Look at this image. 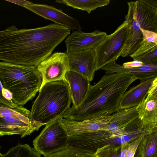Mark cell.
<instances>
[{
    "mask_svg": "<svg viewBox=\"0 0 157 157\" xmlns=\"http://www.w3.org/2000/svg\"><path fill=\"white\" fill-rule=\"evenodd\" d=\"M128 35V24L125 21L114 32L107 35L93 49L95 53L96 71L117 59L126 43Z\"/></svg>",
    "mask_w": 157,
    "mask_h": 157,
    "instance_id": "7",
    "label": "cell"
},
{
    "mask_svg": "<svg viewBox=\"0 0 157 157\" xmlns=\"http://www.w3.org/2000/svg\"><path fill=\"white\" fill-rule=\"evenodd\" d=\"M144 65L141 62L138 60L125 62L123 63V66L125 68H136L140 67Z\"/></svg>",
    "mask_w": 157,
    "mask_h": 157,
    "instance_id": "28",
    "label": "cell"
},
{
    "mask_svg": "<svg viewBox=\"0 0 157 157\" xmlns=\"http://www.w3.org/2000/svg\"><path fill=\"white\" fill-rule=\"evenodd\" d=\"M0 79L4 88L12 94L13 101L23 106L39 91L41 76L36 67L0 62Z\"/></svg>",
    "mask_w": 157,
    "mask_h": 157,
    "instance_id": "3",
    "label": "cell"
},
{
    "mask_svg": "<svg viewBox=\"0 0 157 157\" xmlns=\"http://www.w3.org/2000/svg\"><path fill=\"white\" fill-rule=\"evenodd\" d=\"M39 92L29 116L37 131L62 117L72 102L69 85L64 79L47 82Z\"/></svg>",
    "mask_w": 157,
    "mask_h": 157,
    "instance_id": "2",
    "label": "cell"
},
{
    "mask_svg": "<svg viewBox=\"0 0 157 157\" xmlns=\"http://www.w3.org/2000/svg\"><path fill=\"white\" fill-rule=\"evenodd\" d=\"M138 118L146 123L157 124V96L148 94L136 106Z\"/></svg>",
    "mask_w": 157,
    "mask_h": 157,
    "instance_id": "18",
    "label": "cell"
},
{
    "mask_svg": "<svg viewBox=\"0 0 157 157\" xmlns=\"http://www.w3.org/2000/svg\"><path fill=\"white\" fill-rule=\"evenodd\" d=\"M138 79L129 73L106 74L94 85H90L86 97L76 107H70L63 118L82 121L111 115L120 110L122 96L128 87Z\"/></svg>",
    "mask_w": 157,
    "mask_h": 157,
    "instance_id": "1",
    "label": "cell"
},
{
    "mask_svg": "<svg viewBox=\"0 0 157 157\" xmlns=\"http://www.w3.org/2000/svg\"><path fill=\"white\" fill-rule=\"evenodd\" d=\"M56 2L74 9L86 11L89 14L98 8L108 5L110 1L109 0H57Z\"/></svg>",
    "mask_w": 157,
    "mask_h": 157,
    "instance_id": "20",
    "label": "cell"
},
{
    "mask_svg": "<svg viewBox=\"0 0 157 157\" xmlns=\"http://www.w3.org/2000/svg\"><path fill=\"white\" fill-rule=\"evenodd\" d=\"M66 53L69 58V70L78 73L90 82L92 81L96 71L93 49Z\"/></svg>",
    "mask_w": 157,
    "mask_h": 157,
    "instance_id": "12",
    "label": "cell"
},
{
    "mask_svg": "<svg viewBox=\"0 0 157 157\" xmlns=\"http://www.w3.org/2000/svg\"><path fill=\"white\" fill-rule=\"evenodd\" d=\"M107 33L96 30L86 33L75 31L70 34L65 40L66 53L80 51L94 48L105 38Z\"/></svg>",
    "mask_w": 157,
    "mask_h": 157,
    "instance_id": "11",
    "label": "cell"
},
{
    "mask_svg": "<svg viewBox=\"0 0 157 157\" xmlns=\"http://www.w3.org/2000/svg\"><path fill=\"white\" fill-rule=\"evenodd\" d=\"M143 39L140 47L130 56L133 60L157 46V33L140 28Z\"/></svg>",
    "mask_w": 157,
    "mask_h": 157,
    "instance_id": "21",
    "label": "cell"
},
{
    "mask_svg": "<svg viewBox=\"0 0 157 157\" xmlns=\"http://www.w3.org/2000/svg\"><path fill=\"white\" fill-rule=\"evenodd\" d=\"M6 1L10 2L25 7V5L27 4L31 3L32 2L25 0H6Z\"/></svg>",
    "mask_w": 157,
    "mask_h": 157,
    "instance_id": "30",
    "label": "cell"
},
{
    "mask_svg": "<svg viewBox=\"0 0 157 157\" xmlns=\"http://www.w3.org/2000/svg\"><path fill=\"white\" fill-rule=\"evenodd\" d=\"M134 157H157V131L143 136Z\"/></svg>",
    "mask_w": 157,
    "mask_h": 157,
    "instance_id": "19",
    "label": "cell"
},
{
    "mask_svg": "<svg viewBox=\"0 0 157 157\" xmlns=\"http://www.w3.org/2000/svg\"><path fill=\"white\" fill-rule=\"evenodd\" d=\"M0 157H41V154L34 148L27 144H18L10 148L6 154H1Z\"/></svg>",
    "mask_w": 157,
    "mask_h": 157,
    "instance_id": "22",
    "label": "cell"
},
{
    "mask_svg": "<svg viewBox=\"0 0 157 157\" xmlns=\"http://www.w3.org/2000/svg\"><path fill=\"white\" fill-rule=\"evenodd\" d=\"M136 108L120 109L111 115L110 122L103 130L118 134L128 133L129 125L138 117Z\"/></svg>",
    "mask_w": 157,
    "mask_h": 157,
    "instance_id": "16",
    "label": "cell"
},
{
    "mask_svg": "<svg viewBox=\"0 0 157 157\" xmlns=\"http://www.w3.org/2000/svg\"><path fill=\"white\" fill-rule=\"evenodd\" d=\"M156 11H157V0H139Z\"/></svg>",
    "mask_w": 157,
    "mask_h": 157,
    "instance_id": "29",
    "label": "cell"
},
{
    "mask_svg": "<svg viewBox=\"0 0 157 157\" xmlns=\"http://www.w3.org/2000/svg\"><path fill=\"white\" fill-rule=\"evenodd\" d=\"M121 147V145H106L98 148L94 155L96 157H118Z\"/></svg>",
    "mask_w": 157,
    "mask_h": 157,
    "instance_id": "24",
    "label": "cell"
},
{
    "mask_svg": "<svg viewBox=\"0 0 157 157\" xmlns=\"http://www.w3.org/2000/svg\"><path fill=\"white\" fill-rule=\"evenodd\" d=\"M125 15L128 24L127 40L120 56H130L140 47L143 36L140 28L157 33V11L139 0L128 2Z\"/></svg>",
    "mask_w": 157,
    "mask_h": 157,
    "instance_id": "4",
    "label": "cell"
},
{
    "mask_svg": "<svg viewBox=\"0 0 157 157\" xmlns=\"http://www.w3.org/2000/svg\"><path fill=\"white\" fill-rule=\"evenodd\" d=\"M46 157H96L94 154L67 147Z\"/></svg>",
    "mask_w": 157,
    "mask_h": 157,
    "instance_id": "23",
    "label": "cell"
},
{
    "mask_svg": "<svg viewBox=\"0 0 157 157\" xmlns=\"http://www.w3.org/2000/svg\"><path fill=\"white\" fill-rule=\"evenodd\" d=\"M135 60L142 62L144 65L157 64V46L151 51L136 58L134 60Z\"/></svg>",
    "mask_w": 157,
    "mask_h": 157,
    "instance_id": "26",
    "label": "cell"
},
{
    "mask_svg": "<svg viewBox=\"0 0 157 157\" xmlns=\"http://www.w3.org/2000/svg\"><path fill=\"white\" fill-rule=\"evenodd\" d=\"M36 67L42 77L41 87L47 82L64 79L66 73L70 70L69 58L66 52H56L42 61Z\"/></svg>",
    "mask_w": 157,
    "mask_h": 157,
    "instance_id": "9",
    "label": "cell"
},
{
    "mask_svg": "<svg viewBox=\"0 0 157 157\" xmlns=\"http://www.w3.org/2000/svg\"><path fill=\"white\" fill-rule=\"evenodd\" d=\"M101 69L104 71L107 75L114 73H129L140 81L157 77V64L144 65L136 68H125L114 61L105 65Z\"/></svg>",
    "mask_w": 157,
    "mask_h": 157,
    "instance_id": "15",
    "label": "cell"
},
{
    "mask_svg": "<svg viewBox=\"0 0 157 157\" xmlns=\"http://www.w3.org/2000/svg\"><path fill=\"white\" fill-rule=\"evenodd\" d=\"M140 137L136 132L118 134L100 130L69 136L67 147L94 154L98 148L105 145H120Z\"/></svg>",
    "mask_w": 157,
    "mask_h": 157,
    "instance_id": "5",
    "label": "cell"
},
{
    "mask_svg": "<svg viewBox=\"0 0 157 157\" xmlns=\"http://www.w3.org/2000/svg\"><path fill=\"white\" fill-rule=\"evenodd\" d=\"M30 113L23 106L11 108L0 103V136L17 134L22 138L37 131L29 117Z\"/></svg>",
    "mask_w": 157,
    "mask_h": 157,
    "instance_id": "6",
    "label": "cell"
},
{
    "mask_svg": "<svg viewBox=\"0 0 157 157\" xmlns=\"http://www.w3.org/2000/svg\"><path fill=\"white\" fill-rule=\"evenodd\" d=\"M64 79L69 86L72 107L79 105L85 99L89 90L90 82L86 77L75 71L69 70Z\"/></svg>",
    "mask_w": 157,
    "mask_h": 157,
    "instance_id": "14",
    "label": "cell"
},
{
    "mask_svg": "<svg viewBox=\"0 0 157 157\" xmlns=\"http://www.w3.org/2000/svg\"><path fill=\"white\" fill-rule=\"evenodd\" d=\"M0 103L11 108H15L18 106L13 101L11 93L4 88L0 79Z\"/></svg>",
    "mask_w": 157,
    "mask_h": 157,
    "instance_id": "25",
    "label": "cell"
},
{
    "mask_svg": "<svg viewBox=\"0 0 157 157\" xmlns=\"http://www.w3.org/2000/svg\"><path fill=\"white\" fill-rule=\"evenodd\" d=\"M61 118L46 124L33 141L34 148L44 157L67 147L69 136L61 124Z\"/></svg>",
    "mask_w": 157,
    "mask_h": 157,
    "instance_id": "8",
    "label": "cell"
},
{
    "mask_svg": "<svg viewBox=\"0 0 157 157\" xmlns=\"http://www.w3.org/2000/svg\"><path fill=\"white\" fill-rule=\"evenodd\" d=\"M25 7L46 19L73 31H80L81 29L78 21L65 13L61 10L52 6L31 2L26 4Z\"/></svg>",
    "mask_w": 157,
    "mask_h": 157,
    "instance_id": "10",
    "label": "cell"
},
{
    "mask_svg": "<svg viewBox=\"0 0 157 157\" xmlns=\"http://www.w3.org/2000/svg\"><path fill=\"white\" fill-rule=\"evenodd\" d=\"M143 136L129 142V146L123 157H134L138 146Z\"/></svg>",
    "mask_w": 157,
    "mask_h": 157,
    "instance_id": "27",
    "label": "cell"
},
{
    "mask_svg": "<svg viewBox=\"0 0 157 157\" xmlns=\"http://www.w3.org/2000/svg\"><path fill=\"white\" fill-rule=\"evenodd\" d=\"M111 115L76 121L61 118L60 121L69 136L78 133L103 130L110 122Z\"/></svg>",
    "mask_w": 157,
    "mask_h": 157,
    "instance_id": "13",
    "label": "cell"
},
{
    "mask_svg": "<svg viewBox=\"0 0 157 157\" xmlns=\"http://www.w3.org/2000/svg\"><path fill=\"white\" fill-rule=\"evenodd\" d=\"M156 77L141 81L139 84L125 92L120 101V110L135 107L141 103L147 96L149 89Z\"/></svg>",
    "mask_w": 157,
    "mask_h": 157,
    "instance_id": "17",
    "label": "cell"
},
{
    "mask_svg": "<svg viewBox=\"0 0 157 157\" xmlns=\"http://www.w3.org/2000/svg\"><path fill=\"white\" fill-rule=\"evenodd\" d=\"M0 148H1V146H0V157L1 156V154L0 153Z\"/></svg>",
    "mask_w": 157,
    "mask_h": 157,
    "instance_id": "31",
    "label": "cell"
}]
</instances>
